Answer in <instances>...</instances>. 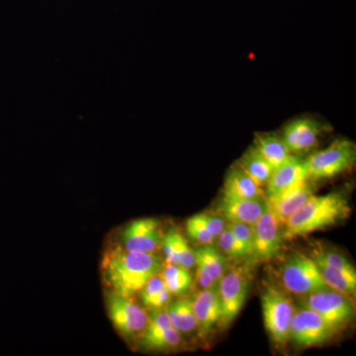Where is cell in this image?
<instances>
[{"label":"cell","mask_w":356,"mask_h":356,"mask_svg":"<svg viewBox=\"0 0 356 356\" xmlns=\"http://www.w3.org/2000/svg\"><path fill=\"white\" fill-rule=\"evenodd\" d=\"M337 330L317 312L302 306L295 311L290 325L289 339L304 348L321 346L329 341Z\"/></svg>","instance_id":"ba28073f"},{"label":"cell","mask_w":356,"mask_h":356,"mask_svg":"<svg viewBox=\"0 0 356 356\" xmlns=\"http://www.w3.org/2000/svg\"><path fill=\"white\" fill-rule=\"evenodd\" d=\"M312 259H318V261L325 262L329 266L337 267V268L343 269V270L356 273L355 267L353 266V264L339 252H332V250H317L314 252Z\"/></svg>","instance_id":"f1b7e54d"},{"label":"cell","mask_w":356,"mask_h":356,"mask_svg":"<svg viewBox=\"0 0 356 356\" xmlns=\"http://www.w3.org/2000/svg\"><path fill=\"white\" fill-rule=\"evenodd\" d=\"M323 130L318 121L303 117L288 123L281 137L290 153H303L317 146Z\"/></svg>","instance_id":"7c38bea8"},{"label":"cell","mask_w":356,"mask_h":356,"mask_svg":"<svg viewBox=\"0 0 356 356\" xmlns=\"http://www.w3.org/2000/svg\"><path fill=\"white\" fill-rule=\"evenodd\" d=\"M161 248L168 264H177L188 270L195 266V252L189 247L184 236L177 229H170L163 236Z\"/></svg>","instance_id":"ac0fdd59"},{"label":"cell","mask_w":356,"mask_h":356,"mask_svg":"<svg viewBox=\"0 0 356 356\" xmlns=\"http://www.w3.org/2000/svg\"><path fill=\"white\" fill-rule=\"evenodd\" d=\"M140 299L147 308L159 310L168 305L172 293L168 291L161 274L153 276L140 289Z\"/></svg>","instance_id":"d4e9b609"},{"label":"cell","mask_w":356,"mask_h":356,"mask_svg":"<svg viewBox=\"0 0 356 356\" xmlns=\"http://www.w3.org/2000/svg\"><path fill=\"white\" fill-rule=\"evenodd\" d=\"M264 327L274 343L283 346L289 341L290 325L295 309L291 298L275 285L268 284L261 294Z\"/></svg>","instance_id":"277c9868"},{"label":"cell","mask_w":356,"mask_h":356,"mask_svg":"<svg viewBox=\"0 0 356 356\" xmlns=\"http://www.w3.org/2000/svg\"><path fill=\"white\" fill-rule=\"evenodd\" d=\"M107 311L115 329L124 337H140L149 323V315L131 297L111 293L107 297Z\"/></svg>","instance_id":"52a82bcc"},{"label":"cell","mask_w":356,"mask_h":356,"mask_svg":"<svg viewBox=\"0 0 356 356\" xmlns=\"http://www.w3.org/2000/svg\"><path fill=\"white\" fill-rule=\"evenodd\" d=\"M218 285L222 306V317L219 325L226 329L242 310L247 299V273L242 267L232 268L228 273H225Z\"/></svg>","instance_id":"9c48e42d"},{"label":"cell","mask_w":356,"mask_h":356,"mask_svg":"<svg viewBox=\"0 0 356 356\" xmlns=\"http://www.w3.org/2000/svg\"><path fill=\"white\" fill-rule=\"evenodd\" d=\"M313 261H315L323 280L331 289L343 293L348 296L355 294L356 273H350V271L329 266L318 259H313Z\"/></svg>","instance_id":"ffe728a7"},{"label":"cell","mask_w":356,"mask_h":356,"mask_svg":"<svg viewBox=\"0 0 356 356\" xmlns=\"http://www.w3.org/2000/svg\"><path fill=\"white\" fill-rule=\"evenodd\" d=\"M218 283L199 291L192 301V307L197 320V330L201 337L209 334L215 325H219L221 321L222 306Z\"/></svg>","instance_id":"4fadbf2b"},{"label":"cell","mask_w":356,"mask_h":356,"mask_svg":"<svg viewBox=\"0 0 356 356\" xmlns=\"http://www.w3.org/2000/svg\"><path fill=\"white\" fill-rule=\"evenodd\" d=\"M140 346L147 350L163 351L177 350L182 344V334L175 327L151 334H140Z\"/></svg>","instance_id":"cb8c5ba5"},{"label":"cell","mask_w":356,"mask_h":356,"mask_svg":"<svg viewBox=\"0 0 356 356\" xmlns=\"http://www.w3.org/2000/svg\"><path fill=\"white\" fill-rule=\"evenodd\" d=\"M254 147L274 168L282 165L292 156L282 137L274 133L257 134Z\"/></svg>","instance_id":"d6986e66"},{"label":"cell","mask_w":356,"mask_h":356,"mask_svg":"<svg viewBox=\"0 0 356 356\" xmlns=\"http://www.w3.org/2000/svg\"><path fill=\"white\" fill-rule=\"evenodd\" d=\"M195 266L201 267L215 282H219L226 273L224 257L219 250L212 245H202L194 250Z\"/></svg>","instance_id":"603a6c76"},{"label":"cell","mask_w":356,"mask_h":356,"mask_svg":"<svg viewBox=\"0 0 356 356\" xmlns=\"http://www.w3.org/2000/svg\"><path fill=\"white\" fill-rule=\"evenodd\" d=\"M199 216L205 222L206 226L209 229L212 235L216 238L226 229L227 225H228L226 220L220 216V215L216 214V213H214V214L213 213H200Z\"/></svg>","instance_id":"4dcf8cb0"},{"label":"cell","mask_w":356,"mask_h":356,"mask_svg":"<svg viewBox=\"0 0 356 356\" xmlns=\"http://www.w3.org/2000/svg\"><path fill=\"white\" fill-rule=\"evenodd\" d=\"M302 306L317 312L337 332L346 327L355 316L350 296L331 288L304 296Z\"/></svg>","instance_id":"8992f818"},{"label":"cell","mask_w":356,"mask_h":356,"mask_svg":"<svg viewBox=\"0 0 356 356\" xmlns=\"http://www.w3.org/2000/svg\"><path fill=\"white\" fill-rule=\"evenodd\" d=\"M196 268H197V270H196V280H197L199 286H200L201 289L209 288L218 283L215 282L201 267L196 266Z\"/></svg>","instance_id":"1f68e13d"},{"label":"cell","mask_w":356,"mask_h":356,"mask_svg":"<svg viewBox=\"0 0 356 356\" xmlns=\"http://www.w3.org/2000/svg\"><path fill=\"white\" fill-rule=\"evenodd\" d=\"M355 161V145L348 140H337L305 159L307 177L309 181L330 179L350 170Z\"/></svg>","instance_id":"3957f363"},{"label":"cell","mask_w":356,"mask_h":356,"mask_svg":"<svg viewBox=\"0 0 356 356\" xmlns=\"http://www.w3.org/2000/svg\"><path fill=\"white\" fill-rule=\"evenodd\" d=\"M186 232L192 240L196 241L201 245H212L216 240V238L212 235L199 214L194 215V216L187 220Z\"/></svg>","instance_id":"83f0119b"},{"label":"cell","mask_w":356,"mask_h":356,"mask_svg":"<svg viewBox=\"0 0 356 356\" xmlns=\"http://www.w3.org/2000/svg\"><path fill=\"white\" fill-rule=\"evenodd\" d=\"M238 165L259 186H266L274 168L254 146L250 147L238 161Z\"/></svg>","instance_id":"44dd1931"},{"label":"cell","mask_w":356,"mask_h":356,"mask_svg":"<svg viewBox=\"0 0 356 356\" xmlns=\"http://www.w3.org/2000/svg\"><path fill=\"white\" fill-rule=\"evenodd\" d=\"M163 261L154 252H134L117 248L103 261L105 281L122 296L132 297L147 281L163 270Z\"/></svg>","instance_id":"6da1fadb"},{"label":"cell","mask_w":356,"mask_h":356,"mask_svg":"<svg viewBox=\"0 0 356 356\" xmlns=\"http://www.w3.org/2000/svg\"><path fill=\"white\" fill-rule=\"evenodd\" d=\"M266 197L229 199L222 197L216 214L229 222H245L254 225L266 209Z\"/></svg>","instance_id":"5bb4252c"},{"label":"cell","mask_w":356,"mask_h":356,"mask_svg":"<svg viewBox=\"0 0 356 356\" xmlns=\"http://www.w3.org/2000/svg\"><path fill=\"white\" fill-rule=\"evenodd\" d=\"M227 226L233 232L238 242L242 243L250 259L252 245H254V225L245 224V222H229Z\"/></svg>","instance_id":"f546056e"},{"label":"cell","mask_w":356,"mask_h":356,"mask_svg":"<svg viewBox=\"0 0 356 356\" xmlns=\"http://www.w3.org/2000/svg\"><path fill=\"white\" fill-rule=\"evenodd\" d=\"M163 232L161 222L154 218L136 220L122 233L123 248L134 252H156L163 245Z\"/></svg>","instance_id":"8fae6325"},{"label":"cell","mask_w":356,"mask_h":356,"mask_svg":"<svg viewBox=\"0 0 356 356\" xmlns=\"http://www.w3.org/2000/svg\"><path fill=\"white\" fill-rule=\"evenodd\" d=\"M161 275L168 291L173 295H184L191 289L193 282L188 269L177 264H166Z\"/></svg>","instance_id":"484cf974"},{"label":"cell","mask_w":356,"mask_h":356,"mask_svg":"<svg viewBox=\"0 0 356 356\" xmlns=\"http://www.w3.org/2000/svg\"><path fill=\"white\" fill-rule=\"evenodd\" d=\"M348 198L339 192L311 196L283 225V238L292 240L322 231L350 217Z\"/></svg>","instance_id":"7a4b0ae2"},{"label":"cell","mask_w":356,"mask_h":356,"mask_svg":"<svg viewBox=\"0 0 356 356\" xmlns=\"http://www.w3.org/2000/svg\"><path fill=\"white\" fill-rule=\"evenodd\" d=\"M280 276L285 289L298 296L330 288L323 280L313 259L301 254H293L282 264Z\"/></svg>","instance_id":"5b68a950"},{"label":"cell","mask_w":356,"mask_h":356,"mask_svg":"<svg viewBox=\"0 0 356 356\" xmlns=\"http://www.w3.org/2000/svg\"><path fill=\"white\" fill-rule=\"evenodd\" d=\"M305 159L292 156L282 165L274 168L270 179L267 182L266 196L268 198L277 195L281 192L292 188L296 185L307 181Z\"/></svg>","instance_id":"9a60e30c"},{"label":"cell","mask_w":356,"mask_h":356,"mask_svg":"<svg viewBox=\"0 0 356 356\" xmlns=\"http://www.w3.org/2000/svg\"><path fill=\"white\" fill-rule=\"evenodd\" d=\"M283 225L267 206L254 224V245L250 259L254 262H266L280 252L283 240Z\"/></svg>","instance_id":"30bf717a"},{"label":"cell","mask_w":356,"mask_h":356,"mask_svg":"<svg viewBox=\"0 0 356 356\" xmlns=\"http://www.w3.org/2000/svg\"><path fill=\"white\" fill-rule=\"evenodd\" d=\"M217 238L219 248H221L222 252L231 259L248 257L245 248L243 247L242 243L238 242V238H236L228 226L220 234Z\"/></svg>","instance_id":"4316f807"},{"label":"cell","mask_w":356,"mask_h":356,"mask_svg":"<svg viewBox=\"0 0 356 356\" xmlns=\"http://www.w3.org/2000/svg\"><path fill=\"white\" fill-rule=\"evenodd\" d=\"M264 191L252 178L248 177L236 163L227 173L222 186V197L229 199H252L264 197Z\"/></svg>","instance_id":"e0dca14e"},{"label":"cell","mask_w":356,"mask_h":356,"mask_svg":"<svg viewBox=\"0 0 356 356\" xmlns=\"http://www.w3.org/2000/svg\"><path fill=\"white\" fill-rule=\"evenodd\" d=\"M166 314L173 327L181 334H191L197 330V320L194 314L192 301L189 299H178L168 304Z\"/></svg>","instance_id":"7402d4cb"},{"label":"cell","mask_w":356,"mask_h":356,"mask_svg":"<svg viewBox=\"0 0 356 356\" xmlns=\"http://www.w3.org/2000/svg\"><path fill=\"white\" fill-rule=\"evenodd\" d=\"M313 195V187L309 184V180H307L303 184L281 192L277 195L266 198V200L267 206L277 218L278 221L284 225L288 218L302 207Z\"/></svg>","instance_id":"2e32d148"}]
</instances>
